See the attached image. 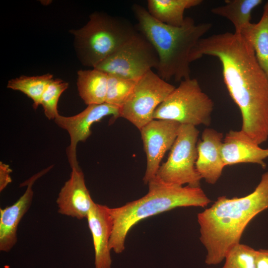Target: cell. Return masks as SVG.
I'll return each instance as SVG.
<instances>
[{
    "label": "cell",
    "mask_w": 268,
    "mask_h": 268,
    "mask_svg": "<svg viewBox=\"0 0 268 268\" xmlns=\"http://www.w3.org/2000/svg\"><path fill=\"white\" fill-rule=\"evenodd\" d=\"M204 56L220 62L223 79L242 117L241 130L258 145L268 139V78L251 45L240 34L226 32L199 40L190 62Z\"/></svg>",
    "instance_id": "6da1fadb"
},
{
    "label": "cell",
    "mask_w": 268,
    "mask_h": 268,
    "mask_svg": "<svg viewBox=\"0 0 268 268\" xmlns=\"http://www.w3.org/2000/svg\"><path fill=\"white\" fill-rule=\"evenodd\" d=\"M268 208V171L255 190L242 197L221 196L197 215L200 240L205 247V263L216 265L224 260L230 249L240 243L249 222Z\"/></svg>",
    "instance_id": "7a4b0ae2"
},
{
    "label": "cell",
    "mask_w": 268,
    "mask_h": 268,
    "mask_svg": "<svg viewBox=\"0 0 268 268\" xmlns=\"http://www.w3.org/2000/svg\"><path fill=\"white\" fill-rule=\"evenodd\" d=\"M132 10L141 33L152 45L158 58L157 74L166 81L181 82L191 77L190 54L200 39L212 27L210 23L197 24L185 17L180 26L162 23L151 16L142 5L134 4Z\"/></svg>",
    "instance_id": "3957f363"
},
{
    "label": "cell",
    "mask_w": 268,
    "mask_h": 268,
    "mask_svg": "<svg viewBox=\"0 0 268 268\" xmlns=\"http://www.w3.org/2000/svg\"><path fill=\"white\" fill-rule=\"evenodd\" d=\"M147 184L148 193L142 198L120 207H109L112 223L109 246L116 254L124 250L129 232L141 220L176 207H204L211 201L201 187L169 184L157 176Z\"/></svg>",
    "instance_id": "277c9868"
},
{
    "label": "cell",
    "mask_w": 268,
    "mask_h": 268,
    "mask_svg": "<svg viewBox=\"0 0 268 268\" xmlns=\"http://www.w3.org/2000/svg\"><path fill=\"white\" fill-rule=\"evenodd\" d=\"M126 19L95 12L81 28L72 29L78 57L85 66L95 67L136 32Z\"/></svg>",
    "instance_id": "5b68a950"
},
{
    "label": "cell",
    "mask_w": 268,
    "mask_h": 268,
    "mask_svg": "<svg viewBox=\"0 0 268 268\" xmlns=\"http://www.w3.org/2000/svg\"><path fill=\"white\" fill-rule=\"evenodd\" d=\"M214 103L201 89L196 78L182 80L177 87L161 103L153 119L169 120L195 127L209 126Z\"/></svg>",
    "instance_id": "8992f818"
},
{
    "label": "cell",
    "mask_w": 268,
    "mask_h": 268,
    "mask_svg": "<svg viewBox=\"0 0 268 268\" xmlns=\"http://www.w3.org/2000/svg\"><path fill=\"white\" fill-rule=\"evenodd\" d=\"M199 133L196 127L181 124L168 159L156 176L167 183L200 187L201 178L196 168Z\"/></svg>",
    "instance_id": "52a82bcc"
},
{
    "label": "cell",
    "mask_w": 268,
    "mask_h": 268,
    "mask_svg": "<svg viewBox=\"0 0 268 268\" xmlns=\"http://www.w3.org/2000/svg\"><path fill=\"white\" fill-rule=\"evenodd\" d=\"M159 58L154 48L140 32L130 39L95 68L137 81L152 68L157 69Z\"/></svg>",
    "instance_id": "ba28073f"
},
{
    "label": "cell",
    "mask_w": 268,
    "mask_h": 268,
    "mask_svg": "<svg viewBox=\"0 0 268 268\" xmlns=\"http://www.w3.org/2000/svg\"><path fill=\"white\" fill-rule=\"evenodd\" d=\"M176 88L152 70L137 80L121 108L120 117L126 119L139 130L153 120L158 107Z\"/></svg>",
    "instance_id": "9c48e42d"
},
{
    "label": "cell",
    "mask_w": 268,
    "mask_h": 268,
    "mask_svg": "<svg viewBox=\"0 0 268 268\" xmlns=\"http://www.w3.org/2000/svg\"><path fill=\"white\" fill-rule=\"evenodd\" d=\"M120 110V108L105 102L87 105L84 110L74 116L67 117L59 114L56 117L55 123L67 131L70 137V143L66 151L71 169L79 167L76 156L77 145L91 135L92 125L108 116H113L115 119L119 118Z\"/></svg>",
    "instance_id": "30bf717a"
},
{
    "label": "cell",
    "mask_w": 268,
    "mask_h": 268,
    "mask_svg": "<svg viewBox=\"0 0 268 268\" xmlns=\"http://www.w3.org/2000/svg\"><path fill=\"white\" fill-rule=\"evenodd\" d=\"M181 125L175 121L153 119L140 130L147 159L143 178L145 184L156 176L165 153L176 139Z\"/></svg>",
    "instance_id": "8fae6325"
},
{
    "label": "cell",
    "mask_w": 268,
    "mask_h": 268,
    "mask_svg": "<svg viewBox=\"0 0 268 268\" xmlns=\"http://www.w3.org/2000/svg\"><path fill=\"white\" fill-rule=\"evenodd\" d=\"M53 165L35 174L21 186H27L24 194L13 204L0 209V251L9 252L17 242L18 225L30 208L34 195L32 186L47 173Z\"/></svg>",
    "instance_id": "7c38bea8"
},
{
    "label": "cell",
    "mask_w": 268,
    "mask_h": 268,
    "mask_svg": "<svg viewBox=\"0 0 268 268\" xmlns=\"http://www.w3.org/2000/svg\"><path fill=\"white\" fill-rule=\"evenodd\" d=\"M56 203L60 214L79 220L86 218L95 202L86 186L80 167L71 169L69 178L60 190Z\"/></svg>",
    "instance_id": "4fadbf2b"
},
{
    "label": "cell",
    "mask_w": 268,
    "mask_h": 268,
    "mask_svg": "<svg viewBox=\"0 0 268 268\" xmlns=\"http://www.w3.org/2000/svg\"><path fill=\"white\" fill-rule=\"evenodd\" d=\"M223 138L222 133L206 128L197 143L196 168L201 179L209 184L214 185L218 181L225 167L221 153Z\"/></svg>",
    "instance_id": "5bb4252c"
},
{
    "label": "cell",
    "mask_w": 268,
    "mask_h": 268,
    "mask_svg": "<svg viewBox=\"0 0 268 268\" xmlns=\"http://www.w3.org/2000/svg\"><path fill=\"white\" fill-rule=\"evenodd\" d=\"M241 130H230L223 138L221 153L225 166L252 163L266 167L268 148H263Z\"/></svg>",
    "instance_id": "9a60e30c"
},
{
    "label": "cell",
    "mask_w": 268,
    "mask_h": 268,
    "mask_svg": "<svg viewBox=\"0 0 268 268\" xmlns=\"http://www.w3.org/2000/svg\"><path fill=\"white\" fill-rule=\"evenodd\" d=\"M95 255V268H111L109 246L112 223L107 205L95 203L86 217Z\"/></svg>",
    "instance_id": "2e32d148"
},
{
    "label": "cell",
    "mask_w": 268,
    "mask_h": 268,
    "mask_svg": "<svg viewBox=\"0 0 268 268\" xmlns=\"http://www.w3.org/2000/svg\"><path fill=\"white\" fill-rule=\"evenodd\" d=\"M108 74L98 69L79 70L77 87L79 95L87 105L105 102Z\"/></svg>",
    "instance_id": "e0dca14e"
},
{
    "label": "cell",
    "mask_w": 268,
    "mask_h": 268,
    "mask_svg": "<svg viewBox=\"0 0 268 268\" xmlns=\"http://www.w3.org/2000/svg\"><path fill=\"white\" fill-rule=\"evenodd\" d=\"M239 34L251 45L257 61L268 78V0L259 21L251 22Z\"/></svg>",
    "instance_id": "ac0fdd59"
},
{
    "label": "cell",
    "mask_w": 268,
    "mask_h": 268,
    "mask_svg": "<svg viewBox=\"0 0 268 268\" xmlns=\"http://www.w3.org/2000/svg\"><path fill=\"white\" fill-rule=\"evenodd\" d=\"M202 0H148L147 11L158 21L173 26H180L185 21V11L199 5Z\"/></svg>",
    "instance_id": "d6986e66"
},
{
    "label": "cell",
    "mask_w": 268,
    "mask_h": 268,
    "mask_svg": "<svg viewBox=\"0 0 268 268\" xmlns=\"http://www.w3.org/2000/svg\"><path fill=\"white\" fill-rule=\"evenodd\" d=\"M262 2V0H227L224 4L212 8L211 12L229 20L234 27V32L239 34L251 23L252 11Z\"/></svg>",
    "instance_id": "ffe728a7"
},
{
    "label": "cell",
    "mask_w": 268,
    "mask_h": 268,
    "mask_svg": "<svg viewBox=\"0 0 268 268\" xmlns=\"http://www.w3.org/2000/svg\"><path fill=\"white\" fill-rule=\"evenodd\" d=\"M53 79V75L49 73L38 76L22 75L9 80L7 87L19 91L31 98L33 107L36 110L40 105L44 91Z\"/></svg>",
    "instance_id": "44dd1931"
},
{
    "label": "cell",
    "mask_w": 268,
    "mask_h": 268,
    "mask_svg": "<svg viewBox=\"0 0 268 268\" xmlns=\"http://www.w3.org/2000/svg\"><path fill=\"white\" fill-rule=\"evenodd\" d=\"M136 81L114 74H108L105 102L121 108Z\"/></svg>",
    "instance_id": "7402d4cb"
},
{
    "label": "cell",
    "mask_w": 268,
    "mask_h": 268,
    "mask_svg": "<svg viewBox=\"0 0 268 268\" xmlns=\"http://www.w3.org/2000/svg\"><path fill=\"white\" fill-rule=\"evenodd\" d=\"M257 253L251 247L239 243L228 252L222 268H256Z\"/></svg>",
    "instance_id": "603a6c76"
},
{
    "label": "cell",
    "mask_w": 268,
    "mask_h": 268,
    "mask_svg": "<svg viewBox=\"0 0 268 268\" xmlns=\"http://www.w3.org/2000/svg\"><path fill=\"white\" fill-rule=\"evenodd\" d=\"M68 87V82L60 78H53L46 87L42 96L40 105L49 120H54L60 114L58 110L59 100Z\"/></svg>",
    "instance_id": "cb8c5ba5"
},
{
    "label": "cell",
    "mask_w": 268,
    "mask_h": 268,
    "mask_svg": "<svg viewBox=\"0 0 268 268\" xmlns=\"http://www.w3.org/2000/svg\"><path fill=\"white\" fill-rule=\"evenodd\" d=\"M12 170L8 164L0 162V192H2L11 181Z\"/></svg>",
    "instance_id": "d4e9b609"
},
{
    "label": "cell",
    "mask_w": 268,
    "mask_h": 268,
    "mask_svg": "<svg viewBox=\"0 0 268 268\" xmlns=\"http://www.w3.org/2000/svg\"><path fill=\"white\" fill-rule=\"evenodd\" d=\"M256 268H268V249L257 250Z\"/></svg>",
    "instance_id": "484cf974"
},
{
    "label": "cell",
    "mask_w": 268,
    "mask_h": 268,
    "mask_svg": "<svg viewBox=\"0 0 268 268\" xmlns=\"http://www.w3.org/2000/svg\"><path fill=\"white\" fill-rule=\"evenodd\" d=\"M212 268V267H209V268Z\"/></svg>",
    "instance_id": "4316f807"
}]
</instances>
